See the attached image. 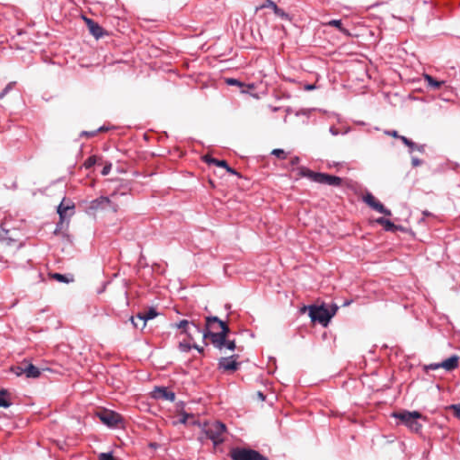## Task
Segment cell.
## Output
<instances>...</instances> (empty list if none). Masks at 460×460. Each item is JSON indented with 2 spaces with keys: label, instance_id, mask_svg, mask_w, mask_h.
<instances>
[{
  "label": "cell",
  "instance_id": "obj_21",
  "mask_svg": "<svg viewBox=\"0 0 460 460\" xmlns=\"http://www.w3.org/2000/svg\"><path fill=\"white\" fill-rule=\"evenodd\" d=\"M424 77H425V80L427 82L429 86H431L432 88H439V87L443 84V82H440V81L436 80V79H434L432 76L425 75Z\"/></svg>",
  "mask_w": 460,
  "mask_h": 460
},
{
  "label": "cell",
  "instance_id": "obj_26",
  "mask_svg": "<svg viewBox=\"0 0 460 460\" xmlns=\"http://www.w3.org/2000/svg\"><path fill=\"white\" fill-rule=\"evenodd\" d=\"M190 416L191 414H189V413H186L185 412H183L180 416H179V422L183 423V424H185V423L187 422V421H188V419L190 418Z\"/></svg>",
  "mask_w": 460,
  "mask_h": 460
},
{
  "label": "cell",
  "instance_id": "obj_25",
  "mask_svg": "<svg viewBox=\"0 0 460 460\" xmlns=\"http://www.w3.org/2000/svg\"><path fill=\"white\" fill-rule=\"evenodd\" d=\"M96 161H97V157H91L86 162L85 167H86V168H91L92 166H95V164H96Z\"/></svg>",
  "mask_w": 460,
  "mask_h": 460
},
{
  "label": "cell",
  "instance_id": "obj_4",
  "mask_svg": "<svg viewBox=\"0 0 460 460\" xmlns=\"http://www.w3.org/2000/svg\"><path fill=\"white\" fill-rule=\"evenodd\" d=\"M75 212H76V208H75L74 202L71 199L64 197L57 209V214L60 218V221L55 230L56 234L66 232L68 229L69 223Z\"/></svg>",
  "mask_w": 460,
  "mask_h": 460
},
{
  "label": "cell",
  "instance_id": "obj_3",
  "mask_svg": "<svg viewBox=\"0 0 460 460\" xmlns=\"http://www.w3.org/2000/svg\"><path fill=\"white\" fill-rule=\"evenodd\" d=\"M201 432L205 437L212 442L214 449L223 444L226 441L224 435L228 433V427L219 421H206L201 425Z\"/></svg>",
  "mask_w": 460,
  "mask_h": 460
},
{
  "label": "cell",
  "instance_id": "obj_27",
  "mask_svg": "<svg viewBox=\"0 0 460 460\" xmlns=\"http://www.w3.org/2000/svg\"><path fill=\"white\" fill-rule=\"evenodd\" d=\"M98 458H99V459H102V460H106V459H114L115 457H114V454H113V452H108V453H102V454H100Z\"/></svg>",
  "mask_w": 460,
  "mask_h": 460
},
{
  "label": "cell",
  "instance_id": "obj_24",
  "mask_svg": "<svg viewBox=\"0 0 460 460\" xmlns=\"http://www.w3.org/2000/svg\"><path fill=\"white\" fill-rule=\"evenodd\" d=\"M271 155L274 157H279V158H284L286 157V152L283 149H274L271 152Z\"/></svg>",
  "mask_w": 460,
  "mask_h": 460
},
{
  "label": "cell",
  "instance_id": "obj_17",
  "mask_svg": "<svg viewBox=\"0 0 460 460\" xmlns=\"http://www.w3.org/2000/svg\"><path fill=\"white\" fill-rule=\"evenodd\" d=\"M376 222L380 224V226L384 228L385 230L390 231V232H396V231H403V230H404V228H402L401 226L396 225L394 222L391 221L390 219H388V218H379L378 219H376Z\"/></svg>",
  "mask_w": 460,
  "mask_h": 460
},
{
  "label": "cell",
  "instance_id": "obj_8",
  "mask_svg": "<svg viewBox=\"0 0 460 460\" xmlns=\"http://www.w3.org/2000/svg\"><path fill=\"white\" fill-rule=\"evenodd\" d=\"M229 457L235 460H267V457L261 454L259 451L243 447H236L231 449L229 451Z\"/></svg>",
  "mask_w": 460,
  "mask_h": 460
},
{
  "label": "cell",
  "instance_id": "obj_18",
  "mask_svg": "<svg viewBox=\"0 0 460 460\" xmlns=\"http://www.w3.org/2000/svg\"><path fill=\"white\" fill-rule=\"evenodd\" d=\"M160 315V313L157 311L156 309H153V308H150L148 309V310L145 311V312H141V313H138L137 315V318L140 320H142L144 322V327H143V329L146 328L147 326V322L149 320H152V319H155V318H157L158 316Z\"/></svg>",
  "mask_w": 460,
  "mask_h": 460
},
{
  "label": "cell",
  "instance_id": "obj_16",
  "mask_svg": "<svg viewBox=\"0 0 460 460\" xmlns=\"http://www.w3.org/2000/svg\"><path fill=\"white\" fill-rule=\"evenodd\" d=\"M385 134L389 135V136L392 137V138H397V139H401V141H402V142H403V144H404V145H405V146H406V147H407L408 148L411 150V152L423 151V150H422V147L418 146L417 144H415V143L413 142L412 140H409L408 138H404V137H402V136H400V135H398V133L396 132V131H393V132H391V131H385Z\"/></svg>",
  "mask_w": 460,
  "mask_h": 460
},
{
  "label": "cell",
  "instance_id": "obj_1",
  "mask_svg": "<svg viewBox=\"0 0 460 460\" xmlns=\"http://www.w3.org/2000/svg\"><path fill=\"white\" fill-rule=\"evenodd\" d=\"M229 327L218 317H207L205 330H204V342L208 341L218 350L228 349L229 351L236 350L235 341H228Z\"/></svg>",
  "mask_w": 460,
  "mask_h": 460
},
{
  "label": "cell",
  "instance_id": "obj_19",
  "mask_svg": "<svg viewBox=\"0 0 460 460\" xmlns=\"http://www.w3.org/2000/svg\"><path fill=\"white\" fill-rule=\"evenodd\" d=\"M13 404L11 394L7 389H1L0 391V405L2 408H9Z\"/></svg>",
  "mask_w": 460,
  "mask_h": 460
},
{
  "label": "cell",
  "instance_id": "obj_9",
  "mask_svg": "<svg viewBox=\"0 0 460 460\" xmlns=\"http://www.w3.org/2000/svg\"><path fill=\"white\" fill-rule=\"evenodd\" d=\"M10 370L16 376H25L28 379H36L42 375V370L33 364L31 361H27L24 365L12 367Z\"/></svg>",
  "mask_w": 460,
  "mask_h": 460
},
{
  "label": "cell",
  "instance_id": "obj_13",
  "mask_svg": "<svg viewBox=\"0 0 460 460\" xmlns=\"http://www.w3.org/2000/svg\"><path fill=\"white\" fill-rule=\"evenodd\" d=\"M459 363H460V357L452 355L439 363H433V364L425 366L424 369L431 370H444L446 371H453L459 367Z\"/></svg>",
  "mask_w": 460,
  "mask_h": 460
},
{
  "label": "cell",
  "instance_id": "obj_14",
  "mask_svg": "<svg viewBox=\"0 0 460 460\" xmlns=\"http://www.w3.org/2000/svg\"><path fill=\"white\" fill-rule=\"evenodd\" d=\"M150 397L155 400H164L170 403L176 401V393L171 389L166 387H155V389L150 392Z\"/></svg>",
  "mask_w": 460,
  "mask_h": 460
},
{
  "label": "cell",
  "instance_id": "obj_28",
  "mask_svg": "<svg viewBox=\"0 0 460 460\" xmlns=\"http://www.w3.org/2000/svg\"><path fill=\"white\" fill-rule=\"evenodd\" d=\"M110 168H111V165H109V166H106L105 167V171H103V175H107L110 172Z\"/></svg>",
  "mask_w": 460,
  "mask_h": 460
},
{
  "label": "cell",
  "instance_id": "obj_20",
  "mask_svg": "<svg viewBox=\"0 0 460 460\" xmlns=\"http://www.w3.org/2000/svg\"><path fill=\"white\" fill-rule=\"evenodd\" d=\"M50 277L53 280H57V281L62 282V283H66V284L71 283L74 281V278L71 275H64V274H61V273H53V274H50Z\"/></svg>",
  "mask_w": 460,
  "mask_h": 460
},
{
  "label": "cell",
  "instance_id": "obj_7",
  "mask_svg": "<svg viewBox=\"0 0 460 460\" xmlns=\"http://www.w3.org/2000/svg\"><path fill=\"white\" fill-rule=\"evenodd\" d=\"M299 174L309 180L314 181L318 184L332 185V186H341L342 185V178L338 176L320 173V172L312 171L309 168H302L299 171Z\"/></svg>",
  "mask_w": 460,
  "mask_h": 460
},
{
  "label": "cell",
  "instance_id": "obj_6",
  "mask_svg": "<svg viewBox=\"0 0 460 460\" xmlns=\"http://www.w3.org/2000/svg\"><path fill=\"white\" fill-rule=\"evenodd\" d=\"M95 415L101 422L109 428H125V419L120 413L107 408L98 407Z\"/></svg>",
  "mask_w": 460,
  "mask_h": 460
},
{
  "label": "cell",
  "instance_id": "obj_2",
  "mask_svg": "<svg viewBox=\"0 0 460 460\" xmlns=\"http://www.w3.org/2000/svg\"><path fill=\"white\" fill-rule=\"evenodd\" d=\"M340 307L336 303H313L304 305L299 311L301 313L308 314V317L311 323H318L324 328L328 327L332 319L336 316Z\"/></svg>",
  "mask_w": 460,
  "mask_h": 460
},
{
  "label": "cell",
  "instance_id": "obj_22",
  "mask_svg": "<svg viewBox=\"0 0 460 460\" xmlns=\"http://www.w3.org/2000/svg\"><path fill=\"white\" fill-rule=\"evenodd\" d=\"M226 82H227L228 85L237 86V87H247V88H253V87H254L253 86L247 85V84H245V83L240 82V81L236 80V79H228Z\"/></svg>",
  "mask_w": 460,
  "mask_h": 460
},
{
  "label": "cell",
  "instance_id": "obj_5",
  "mask_svg": "<svg viewBox=\"0 0 460 460\" xmlns=\"http://www.w3.org/2000/svg\"><path fill=\"white\" fill-rule=\"evenodd\" d=\"M391 416L394 418L398 423L403 424V426L407 427L413 432H418L422 430V426L420 424L419 421L422 419V415L419 412H410L403 410L399 412H394L391 414Z\"/></svg>",
  "mask_w": 460,
  "mask_h": 460
},
{
  "label": "cell",
  "instance_id": "obj_12",
  "mask_svg": "<svg viewBox=\"0 0 460 460\" xmlns=\"http://www.w3.org/2000/svg\"><path fill=\"white\" fill-rule=\"evenodd\" d=\"M238 360L239 356L237 354L222 357L218 360V369L224 372H236L241 364Z\"/></svg>",
  "mask_w": 460,
  "mask_h": 460
},
{
  "label": "cell",
  "instance_id": "obj_23",
  "mask_svg": "<svg viewBox=\"0 0 460 460\" xmlns=\"http://www.w3.org/2000/svg\"><path fill=\"white\" fill-rule=\"evenodd\" d=\"M449 409H451L452 411V413L454 414V416L457 418H460V403H458V404H453V405H451Z\"/></svg>",
  "mask_w": 460,
  "mask_h": 460
},
{
  "label": "cell",
  "instance_id": "obj_10",
  "mask_svg": "<svg viewBox=\"0 0 460 460\" xmlns=\"http://www.w3.org/2000/svg\"><path fill=\"white\" fill-rule=\"evenodd\" d=\"M81 17H82V19L86 24V27L88 29L89 33H91V35L94 37L95 41L103 40V39L107 37L109 35L108 31H106L103 26H101L99 24H97L94 20L90 19L89 17H87L86 15H82Z\"/></svg>",
  "mask_w": 460,
  "mask_h": 460
},
{
  "label": "cell",
  "instance_id": "obj_15",
  "mask_svg": "<svg viewBox=\"0 0 460 460\" xmlns=\"http://www.w3.org/2000/svg\"><path fill=\"white\" fill-rule=\"evenodd\" d=\"M203 160L206 162L207 164L213 165V166H218V167H221V168H224L225 170H227L228 173H231L233 175H236V176H238V177H242L238 172L236 171L235 169H233L232 167L228 165V162L225 161V160H219L218 158H215V157L210 156V155H206L205 157H203Z\"/></svg>",
  "mask_w": 460,
  "mask_h": 460
},
{
  "label": "cell",
  "instance_id": "obj_11",
  "mask_svg": "<svg viewBox=\"0 0 460 460\" xmlns=\"http://www.w3.org/2000/svg\"><path fill=\"white\" fill-rule=\"evenodd\" d=\"M361 198H362V200L365 202L366 205H368L370 209L384 216H391L390 210L387 209L384 205L375 197L374 195H371L369 192H365L361 196Z\"/></svg>",
  "mask_w": 460,
  "mask_h": 460
}]
</instances>
